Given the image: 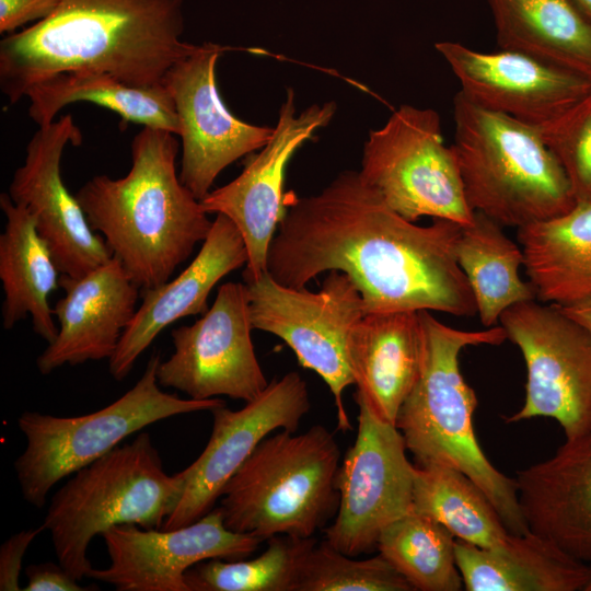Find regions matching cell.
I'll return each mask as SVG.
<instances>
[{"label": "cell", "mask_w": 591, "mask_h": 591, "mask_svg": "<svg viewBox=\"0 0 591 591\" xmlns=\"http://www.w3.org/2000/svg\"><path fill=\"white\" fill-rule=\"evenodd\" d=\"M288 199L266 260L277 282L303 288L337 270L358 288L364 314H477L456 259L463 225L440 218L415 224L389 207L359 171L339 173L318 194Z\"/></svg>", "instance_id": "cell-1"}, {"label": "cell", "mask_w": 591, "mask_h": 591, "mask_svg": "<svg viewBox=\"0 0 591 591\" xmlns=\"http://www.w3.org/2000/svg\"><path fill=\"white\" fill-rule=\"evenodd\" d=\"M183 32V0H61L50 16L1 39L0 89L15 104L62 72L165 84L170 70L198 48L182 40Z\"/></svg>", "instance_id": "cell-2"}, {"label": "cell", "mask_w": 591, "mask_h": 591, "mask_svg": "<svg viewBox=\"0 0 591 591\" xmlns=\"http://www.w3.org/2000/svg\"><path fill=\"white\" fill-rule=\"evenodd\" d=\"M178 147L176 135L143 127L127 175H96L76 194L90 227L141 289L170 280L212 225L176 172Z\"/></svg>", "instance_id": "cell-3"}, {"label": "cell", "mask_w": 591, "mask_h": 591, "mask_svg": "<svg viewBox=\"0 0 591 591\" xmlns=\"http://www.w3.org/2000/svg\"><path fill=\"white\" fill-rule=\"evenodd\" d=\"M422 357L419 375L402 404L396 427L416 465L437 464L467 475L488 496L513 534L530 532L522 515L514 479L497 470L479 445L473 424L474 390L460 370V354L468 346L500 345L502 326L462 331L419 311Z\"/></svg>", "instance_id": "cell-4"}, {"label": "cell", "mask_w": 591, "mask_h": 591, "mask_svg": "<svg viewBox=\"0 0 591 591\" xmlns=\"http://www.w3.org/2000/svg\"><path fill=\"white\" fill-rule=\"evenodd\" d=\"M452 146L468 205L502 227L521 228L576 206L560 163L538 128L474 102L453 99Z\"/></svg>", "instance_id": "cell-5"}, {"label": "cell", "mask_w": 591, "mask_h": 591, "mask_svg": "<svg viewBox=\"0 0 591 591\" xmlns=\"http://www.w3.org/2000/svg\"><path fill=\"white\" fill-rule=\"evenodd\" d=\"M339 465V445L322 425L266 437L222 488L225 526L262 541L312 537L337 513Z\"/></svg>", "instance_id": "cell-6"}, {"label": "cell", "mask_w": 591, "mask_h": 591, "mask_svg": "<svg viewBox=\"0 0 591 591\" xmlns=\"http://www.w3.org/2000/svg\"><path fill=\"white\" fill-rule=\"evenodd\" d=\"M72 475L51 497L43 526L58 563L80 581L92 568L86 552L96 535L126 523L162 529L188 472L167 474L150 434L141 432Z\"/></svg>", "instance_id": "cell-7"}, {"label": "cell", "mask_w": 591, "mask_h": 591, "mask_svg": "<svg viewBox=\"0 0 591 591\" xmlns=\"http://www.w3.org/2000/svg\"><path fill=\"white\" fill-rule=\"evenodd\" d=\"M154 352L137 383L118 399L96 412L59 417L24 412L18 426L26 439L25 450L14 461L24 499L43 508L49 490L62 478L115 449L130 434L160 420L225 405L221 398H182L162 391Z\"/></svg>", "instance_id": "cell-8"}, {"label": "cell", "mask_w": 591, "mask_h": 591, "mask_svg": "<svg viewBox=\"0 0 591 591\" xmlns=\"http://www.w3.org/2000/svg\"><path fill=\"white\" fill-rule=\"evenodd\" d=\"M359 173L409 221L431 217L465 227L474 220L456 154L444 144L440 116L432 108L401 105L371 130Z\"/></svg>", "instance_id": "cell-9"}, {"label": "cell", "mask_w": 591, "mask_h": 591, "mask_svg": "<svg viewBox=\"0 0 591 591\" xmlns=\"http://www.w3.org/2000/svg\"><path fill=\"white\" fill-rule=\"evenodd\" d=\"M254 329L281 338L301 367L317 373L331 390L337 409V427L351 430L343 403L346 387L355 384L348 359V340L364 315L363 301L354 281L331 270L314 292L283 286L266 271L245 281Z\"/></svg>", "instance_id": "cell-10"}, {"label": "cell", "mask_w": 591, "mask_h": 591, "mask_svg": "<svg viewBox=\"0 0 591 591\" xmlns=\"http://www.w3.org/2000/svg\"><path fill=\"white\" fill-rule=\"evenodd\" d=\"M499 322L526 367L524 403L505 421L549 417L565 442L591 436V333L557 305L535 300L508 308Z\"/></svg>", "instance_id": "cell-11"}, {"label": "cell", "mask_w": 591, "mask_h": 591, "mask_svg": "<svg viewBox=\"0 0 591 591\" xmlns=\"http://www.w3.org/2000/svg\"><path fill=\"white\" fill-rule=\"evenodd\" d=\"M358 429L340 462L336 487L339 506L325 540L357 557L376 548L382 531L413 510L416 465L407 457L403 434L355 398Z\"/></svg>", "instance_id": "cell-12"}, {"label": "cell", "mask_w": 591, "mask_h": 591, "mask_svg": "<svg viewBox=\"0 0 591 591\" xmlns=\"http://www.w3.org/2000/svg\"><path fill=\"white\" fill-rule=\"evenodd\" d=\"M252 329L246 285H221L199 320L171 332L174 352L158 366L159 384L198 401L220 395L245 403L255 399L269 382L257 360Z\"/></svg>", "instance_id": "cell-13"}, {"label": "cell", "mask_w": 591, "mask_h": 591, "mask_svg": "<svg viewBox=\"0 0 591 591\" xmlns=\"http://www.w3.org/2000/svg\"><path fill=\"white\" fill-rule=\"evenodd\" d=\"M336 104H313L297 114L296 94L287 90L269 141L230 183L210 190L201 200L207 213L224 215L241 232L247 251L244 281L266 273L268 247L286 210L283 181L294 152L328 125Z\"/></svg>", "instance_id": "cell-14"}, {"label": "cell", "mask_w": 591, "mask_h": 591, "mask_svg": "<svg viewBox=\"0 0 591 591\" xmlns=\"http://www.w3.org/2000/svg\"><path fill=\"white\" fill-rule=\"evenodd\" d=\"M109 566L91 568L86 577L117 591H189L185 572L210 558L250 557L260 538L228 529L219 507L197 521L172 530L126 523L105 530Z\"/></svg>", "instance_id": "cell-15"}, {"label": "cell", "mask_w": 591, "mask_h": 591, "mask_svg": "<svg viewBox=\"0 0 591 591\" xmlns=\"http://www.w3.org/2000/svg\"><path fill=\"white\" fill-rule=\"evenodd\" d=\"M225 47L198 45L167 73L182 138V183L201 200L218 175L243 155L262 149L274 127L247 124L232 115L220 97L216 68Z\"/></svg>", "instance_id": "cell-16"}, {"label": "cell", "mask_w": 591, "mask_h": 591, "mask_svg": "<svg viewBox=\"0 0 591 591\" xmlns=\"http://www.w3.org/2000/svg\"><path fill=\"white\" fill-rule=\"evenodd\" d=\"M311 407L305 381L298 372L274 379L255 399L237 410H210L212 431L200 455L188 465L182 498L162 530L188 525L210 510L222 488L270 432L297 431Z\"/></svg>", "instance_id": "cell-17"}, {"label": "cell", "mask_w": 591, "mask_h": 591, "mask_svg": "<svg viewBox=\"0 0 591 591\" xmlns=\"http://www.w3.org/2000/svg\"><path fill=\"white\" fill-rule=\"evenodd\" d=\"M82 134L70 114L42 126L26 146L23 165L13 173L9 196L33 215L61 275L82 276L113 255L102 235L61 177V158L68 143L80 146Z\"/></svg>", "instance_id": "cell-18"}, {"label": "cell", "mask_w": 591, "mask_h": 591, "mask_svg": "<svg viewBox=\"0 0 591 591\" xmlns=\"http://www.w3.org/2000/svg\"><path fill=\"white\" fill-rule=\"evenodd\" d=\"M434 48L466 96L536 128L553 123L591 92L590 77L521 53H483L450 40Z\"/></svg>", "instance_id": "cell-19"}, {"label": "cell", "mask_w": 591, "mask_h": 591, "mask_svg": "<svg viewBox=\"0 0 591 591\" xmlns=\"http://www.w3.org/2000/svg\"><path fill=\"white\" fill-rule=\"evenodd\" d=\"M59 287L63 297L53 308L58 333L36 359L44 375L66 364L109 360L138 308L140 288L114 256L82 276L60 275Z\"/></svg>", "instance_id": "cell-20"}, {"label": "cell", "mask_w": 591, "mask_h": 591, "mask_svg": "<svg viewBox=\"0 0 591 591\" xmlns=\"http://www.w3.org/2000/svg\"><path fill=\"white\" fill-rule=\"evenodd\" d=\"M246 263L247 251L241 232L228 217L216 215L192 263L176 278L142 289L141 303L108 360L111 375L124 380L164 328L179 318L204 314L218 281Z\"/></svg>", "instance_id": "cell-21"}, {"label": "cell", "mask_w": 591, "mask_h": 591, "mask_svg": "<svg viewBox=\"0 0 591 591\" xmlns=\"http://www.w3.org/2000/svg\"><path fill=\"white\" fill-rule=\"evenodd\" d=\"M529 530L591 564V438L565 442L549 459L517 472Z\"/></svg>", "instance_id": "cell-22"}, {"label": "cell", "mask_w": 591, "mask_h": 591, "mask_svg": "<svg viewBox=\"0 0 591 591\" xmlns=\"http://www.w3.org/2000/svg\"><path fill=\"white\" fill-rule=\"evenodd\" d=\"M419 311L364 314L348 340V359L363 401L380 419L396 425L398 410L420 371Z\"/></svg>", "instance_id": "cell-23"}, {"label": "cell", "mask_w": 591, "mask_h": 591, "mask_svg": "<svg viewBox=\"0 0 591 591\" xmlns=\"http://www.w3.org/2000/svg\"><path fill=\"white\" fill-rule=\"evenodd\" d=\"M0 208L7 219L0 235L2 326L9 331L30 316L34 332L49 344L58 333L49 297L59 287L61 274L33 215L8 193L0 195Z\"/></svg>", "instance_id": "cell-24"}, {"label": "cell", "mask_w": 591, "mask_h": 591, "mask_svg": "<svg viewBox=\"0 0 591 591\" xmlns=\"http://www.w3.org/2000/svg\"><path fill=\"white\" fill-rule=\"evenodd\" d=\"M455 559L467 591H583L589 564L532 533L485 548L455 538Z\"/></svg>", "instance_id": "cell-25"}, {"label": "cell", "mask_w": 591, "mask_h": 591, "mask_svg": "<svg viewBox=\"0 0 591 591\" xmlns=\"http://www.w3.org/2000/svg\"><path fill=\"white\" fill-rule=\"evenodd\" d=\"M536 298L566 306L591 297V201L518 229Z\"/></svg>", "instance_id": "cell-26"}, {"label": "cell", "mask_w": 591, "mask_h": 591, "mask_svg": "<svg viewBox=\"0 0 591 591\" xmlns=\"http://www.w3.org/2000/svg\"><path fill=\"white\" fill-rule=\"evenodd\" d=\"M499 49L591 78V19L570 0H485Z\"/></svg>", "instance_id": "cell-27"}, {"label": "cell", "mask_w": 591, "mask_h": 591, "mask_svg": "<svg viewBox=\"0 0 591 591\" xmlns=\"http://www.w3.org/2000/svg\"><path fill=\"white\" fill-rule=\"evenodd\" d=\"M26 97L28 116L39 127L54 121L62 107L89 102L115 112L126 123L179 136L174 101L165 84L135 86L108 73L72 71L35 84Z\"/></svg>", "instance_id": "cell-28"}, {"label": "cell", "mask_w": 591, "mask_h": 591, "mask_svg": "<svg viewBox=\"0 0 591 591\" xmlns=\"http://www.w3.org/2000/svg\"><path fill=\"white\" fill-rule=\"evenodd\" d=\"M456 259L486 327L495 326L508 308L536 299L532 283L519 274L524 264L521 246L503 233L502 225L482 212L475 211L473 222L462 228Z\"/></svg>", "instance_id": "cell-29"}, {"label": "cell", "mask_w": 591, "mask_h": 591, "mask_svg": "<svg viewBox=\"0 0 591 591\" xmlns=\"http://www.w3.org/2000/svg\"><path fill=\"white\" fill-rule=\"evenodd\" d=\"M413 510L439 521L455 538L479 547H501L513 534L475 482L443 465H416Z\"/></svg>", "instance_id": "cell-30"}, {"label": "cell", "mask_w": 591, "mask_h": 591, "mask_svg": "<svg viewBox=\"0 0 591 591\" xmlns=\"http://www.w3.org/2000/svg\"><path fill=\"white\" fill-rule=\"evenodd\" d=\"M414 591H460L455 536L433 518L412 510L386 526L376 544Z\"/></svg>", "instance_id": "cell-31"}, {"label": "cell", "mask_w": 591, "mask_h": 591, "mask_svg": "<svg viewBox=\"0 0 591 591\" xmlns=\"http://www.w3.org/2000/svg\"><path fill=\"white\" fill-rule=\"evenodd\" d=\"M317 541L275 535L266 551L246 560L210 558L185 572L189 591H296L304 559Z\"/></svg>", "instance_id": "cell-32"}, {"label": "cell", "mask_w": 591, "mask_h": 591, "mask_svg": "<svg viewBox=\"0 0 591 591\" xmlns=\"http://www.w3.org/2000/svg\"><path fill=\"white\" fill-rule=\"evenodd\" d=\"M296 591L414 590L382 555L356 559L324 540L309 551Z\"/></svg>", "instance_id": "cell-33"}, {"label": "cell", "mask_w": 591, "mask_h": 591, "mask_svg": "<svg viewBox=\"0 0 591 591\" xmlns=\"http://www.w3.org/2000/svg\"><path fill=\"white\" fill-rule=\"evenodd\" d=\"M538 129L564 169L576 202L591 201V92Z\"/></svg>", "instance_id": "cell-34"}, {"label": "cell", "mask_w": 591, "mask_h": 591, "mask_svg": "<svg viewBox=\"0 0 591 591\" xmlns=\"http://www.w3.org/2000/svg\"><path fill=\"white\" fill-rule=\"evenodd\" d=\"M45 528L43 524L38 528L21 531L10 536L0 547V590L19 591L20 573L22 569L23 557L32 544Z\"/></svg>", "instance_id": "cell-35"}, {"label": "cell", "mask_w": 591, "mask_h": 591, "mask_svg": "<svg viewBox=\"0 0 591 591\" xmlns=\"http://www.w3.org/2000/svg\"><path fill=\"white\" fill-rule=\"evenodd\" d=\"M61 0H0V33H14L30 22L50 16Z\"/></svg>", "instance_id": "cell-36"}, {"label": "cell", "mask_w": 591, "mask_h": 591, "mask_svg": "<svg viewBox=\"0 0 591 591\" xmlns=\"http://www.w3.org/2000/svg\"><path fill=\"white\" fill-rule=\"evenodd\" d=\"M27 583L24 591H86L97 590L95 584L83 587L59 563H43L27 566Z\"/></svg>", "instance_id": "cell-37"}, {"label": "cell", "mask_w": 591, "mask_h": 591, "mask_svg": "<svg viewBox=\"0 0 591 591\" xmlns=\"http://www.w3.org/2000/svg\"><path fill=\"white\" fill-rule=\"evenodd\" d=\"M558 308L591 333V297L580 302Z\"/></svg>", "instance_id": "cell-38"}, {"label": "cell", "mask_w": 591, "mask_h": 591, "mask_svg": "<svg viewBox=\"0 0 591 591\" xmlns=\"http://www.w3.org/2000/svg\"><path fill=\"white\" fill-rule=\"evenodd\" d=\"M577 5L589 19H591V0H570Z\"/></svg>", "instance_id": "cell-39"}, {"label": "cell", "mask_w": 591, "mask_h": 591, "mask_svg": "<svg viewBox=\"0 0 591 591\" xmlns=\"http://www.w3.org/2000/svg\"><path fill=\"white\" fill-rule=\"evenodd\" d=\"M583 591H591V564H589V576Z\"/></svg>", "instance_id": "cell-40"}, {"label": "cell", "mask_w": 591, "mask_h": 591, "mask_svg": "<svg viewBox=\"0 0 591 591\" xmlns=\"http://www.w3.org/2000/svg\"><path fill=\"white\" fill-rule=\"evenodd\" d=\"M588 438H591V436H589ZM587 439V438H586Z\"/></svg>", "instance_id": "cell-41"}]
</instances>
